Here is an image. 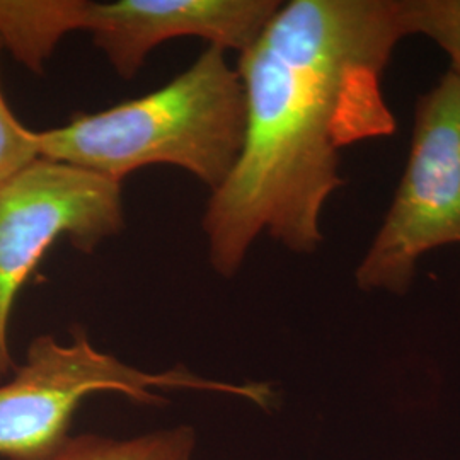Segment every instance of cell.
Wrapping results in <instances>:
<instances>
[{
  "label": "cell",
  "instance_id": "8",
  "mask_svg": "<svg viewBox=\"0 0 460 460\" xmlns=\"http://www.w3.org/2000/svg\"><path fill=\"white\" fill-rule=\"evenodd\" d=\"M197 450L195 428L178 425L132 438L74 435L55 460H195Z\"/></svg>",
  "mask_w": 460,
  "mask_h": 460
},
{
  "label": "cell",
  "instance_id": "5",
  "mask_svg": "<svg viewBox=\"0 0 460 460\" xmlns=\"http://www.w3.org/2000/svg\"><path fill=\"white\" fill-rule=\"evenodd\" d=\"M125 227L121 184L75 165L36 159L0 182V382L16 363L9 345L17 296L58 239L83 252Z\"/></svg>",
  "mask_w": 460,
  "mask_h": 460
},
{
  "label": "cell",
  "instance_id": "9",
  "mask_svg": "<svg viewBox=\"0 0 460 460\" xmlns=\"http://www.w3.org/2000/svg\"><path fill=\"white\" fill-rule=\"evenodd\" d=\"M408 36H425L450 60V72L460 77V0H397Z\"/></svg>",
  "mask_w": 460,
  "mask_h": 460
},
{
  "label": "cell",
  "instance_id": "1",
  "mask_svg": "<svg viewBox=\"0 0 460 460\" xmlns=\"http://www.w3.org/2000/svg\"><path fill=\"white\" fill-rule=\"evenodd\" d=\"M404 38L397 0H292L241 53L244 142L203 217L218 275L234 277L263 232L296 254L323 244L341 150L397 128L384 74Z\"/></svg>",
  "mask_w": 460,
  "mask_h": 460
},
{
  "label": "cell",
  "instance_id": "6",
  "mask_svg": "<svg viewBox=\"0 0 460 460\" xmlns=\"http://www.w3.org/2000/svg\"><path fill=\"white\" fill-rule=\"evenodd\" d=\"M279 0H77L75 31H89L123 79L167 40L197 36L210 47L246 51L279 13Z\"/></svg>",
  "mask_w": 460,
  "mask_h": 460
},
{
  "label": "cell",
  "instance_id": "2",
  "mask_svg": "<svg viewBox=\"0 0 460 460\" xmlns=\"http://www.w3.org/2000/svg\"><path fill=\"white\" fill-rule=\"evenodd\" d=\"M246 96L226 51L205 49L197 62L147 96L66 125L34 130L38 155L121 182L140 167L171 164L217 191L239 159Z\"/></svg>",
  "mask_w": 460,
  "mask_h": 460
},
{
  "label": "cell",
  "instance_id": "10",
  "mask_svg": "<svg viewBox=\"0 0 460 460\" xmlns=\"http://www.w3.org/2000/svg\"><path fill=\"white\" fill-rule=\"evenodd\" d=\"M4 49L0 41V49ZM38 155L34 130L24 127L11 111L0 91V182L31 164Z\"/></svg>",
  "mask_w": 460,
  "mask_h": 460
},
{
  "label": "cell",
  "instance_id": "4",
  "mask_svg": "<svg viewBox=\"0 0 460 460\" xmlns=\"http://www.w3.org/2000/svg\"><path fill=\"white\" fill-rule=\"evenodd\" d=\"M450 244H460V77L448 70L416 102L408 163L355 281L404 296L423 256Z\"/></svg>",
  "mask_w": 460,
  "mask_h": 460
},
{
  "label": "cell",
  "instance_id": "7",
  "mask_svg": "<svg viewBox=\"0 0 460 460\" xmlns=\"http://www.w3.org/2000/svg\"><path fill=\"white\" fill-rule=\"evenodd\" d=\"M77 0H0V41L17 62L41 74L66 34L75 31Z\"/></svg>",
  "mask_w": 460,
  "mask_h": 460
},
{
  "label": "cell",
  "instance_id": "3",
  "mask_svg": "<svg viewBox=\"0 0 460 460\" xmlns=\"http://www.w3.org/2000/svg\"><path fill=\"white\" fill-rule=\"evenodd\" d=\"M171 389L235 395L263 408L271 399L264 384L212 380L184 367L140 370L98 349L81 328L72 331L68 343L41 334L31 341L24 363L0 382V459H57L74 437L72 420L89 395L115 393L144 406H161V391Z\"/></svg>",
  "mask_w": 460,
  "mask_h": 460
}]
</instances>
